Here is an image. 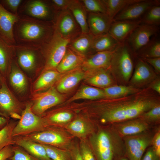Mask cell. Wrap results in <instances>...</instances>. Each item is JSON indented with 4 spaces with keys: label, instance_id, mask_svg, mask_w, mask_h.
Wrapping results in <instances>:
<instances>
[{
    "label": "cell",
    "instance_id": "obj_21",
    "mask_svg": "<svg viewBox=\"0 0 160 160\" xmlns=\"http://www.w3.org/2000/svg\"><path fill=\"white\" fill-rule=\"evenodd\" d=\"M140 20L113 21L108 33L119 42H124L129 34L139 25Z\"/></svg>",
    "mask_w": 160,
    "mask_h": 160
},
{
    "label": "cell",
    "instance_id": "obj_27",
    "mask_svg": "<svg viewBox=\"0 0 160 160\" xmlns=\"http://www.w3.org/2000/svg\"><path fill=\"white\" fill-rule=\"evenodd\" d=\"M121 44L108 33L94 36L93 49L95 52L111 51L116 48Z\"/></svg>",
    "mask_w": 160,
    "mask_h": 160
},
{
    "label": "cell",
    "instance_id": "obj_4",
    "mask_svg": "<svg viewBox=\"0 0 160 160\" xmlns=\"http://www.w3.org/2000/svg\"><path fill=\"white\" fill-rule=\"evenodd\" d=\"M41 144L50 145L69 151L76 138L65 129L48 127L43 131L22 137Z\"/></svg>",
    "mask_w": 160,
    "mask_h": 160
},
{
    "label": "cell",
    "instance_id": "obj_47",
    "mask_svg": "<svg viewBox=\"0 0 160 160\" xmlns=\"http://www.w3.org/2000/svg\"><path fill=\"white\" fill-rule=\"evenodd\" d=\"M72 160H83L79 148V141L75 140L71 148L69 150Z\"/></svg>",
    "mask_w": 160,
    "mask_h": 160
},
{
    "label": "cell",
    "instance_id": "obj_49",
    "mask_svg": "<svg viewBox=\"0 0 160 160\" xmlns=\"http://www.w3.org/2000/svg\"><path fill=\"white\" fill-rule=\"evenodd\" d=\"M13 154V145L6 146L0 150V160H6L9 159Z\"/></svg>",
    "mask_w": 160,
    "mask_h": 160
},
{
    "label": "cell",
    "instance_id": "obj_19",
    "mask_svg": "<svg viewBox=\"0 0 160 160\" xmlns=\"http://www.w3.org/2000/svg\"><path fill=\"white\" fill-rule=\"evenodd\" d=\"M113 21L106 13H87L89 32L94 36L108 33Z\"/></svg>",
    "mask_w": 160,
    "mask_h": 160
},
{
    "label": "cell",
    "instance_id": "obj_6",
    "mask_svg": "<svg viewBox=\"0 0 160 160\" xmlns=\"http://www.w3.org/2000/svg\"><path fill=\"white\" fill-rule=\"evenodd\" d=\"M59 12L50 0L23 1L18 10V15L28 16L37 20L54 22Z\"/></svg>",
    "mask_w": 160,
    "mask_h": 160
},
{
    "label": "cell",
    "instance_id": "obj_23",
    "mask_svg": "<svg viewBox=\"0 0 160 160\" xmlns=\"http://www.w3.org/2000/svg\"><path fill=\"white\" fill-rule=\"evenodd\" d=\"M15 145L21 147L38 160H52L43 145L22 137H14Z\"/></svg>",
    "mask_w": 160,
    "mask_h": 160
},
{
    "label": "cell",
    "instance_id": "obj_29",
    "mask_svg": "<svg viewBox=\"0 0 160 160\" xmlns=\"http://www.w3.org/2000/svg\"><path fill=\"white\" fill-rule=\"evenodd\" d=\"M0 107L9 114L12 112L18 113L20 110L18 104L4 85L0 89Z\"/></svg>",
    "mask_w": 160,
    "mask_h": 160
},
{
    "label": "cell",
    "instance_id": "obj_22",
    "mask_svg": "<svg viewBox=\"0 0 160 160\" xmlns=\"http://www.w3.org/2000/svg\"><path fill=\"white\" fill-rule=\"evenodd\" d=\"M85 59L68 46L65 54L56 69L60 73L76 69L81 68Z\"/></svg>",
    "mask_w": 160,
    "mask_h": 160
},
{
    "label": "cell",
    "instance_id": "obj_20",
    "mask_svg": "<svg viewBox=\"0 0 160 160\" xmlns=\"http://www.w3.org/2000/svg\"><path fill=\"white\" fill-rule=\"evenodd\" d=\"M116 48L111 51L96 52L87 57L81 65L82 70L89 72L109 67L110 66L113 54Z\"/></svg>",
    "mask_w": 160,
    "mask_h": 160
},
{
    "label": "cell",
    "instance_id": "obj_15",
    "mask_svg": "<svg viewBox=\"0 0 160 160\" xmlns=\"http://www.w3.org/2000/svg\"><path fill=\"white\" fill-rule=\"evenodd\" d=\"M160 4L159 0H140L124 8L115 17L113 21L140 20L151 7Z\"/></svg>",
    "mask_w": 160,
    "mask_h": 160
},
{
    "label": "cell",
    "instance_id": "obj_33",
    "mask_svg": "<svg viewBox=\"0 0 160 160\" xmlns=\"http://www.w3.org/2000/svg\"><path fill=\"white\" fill-rule=\"evenodd\" d=\"M138 52L146 58L160 57V40L156 35L153 36L149 42Z\"/></svg>",
    "mask_w": 160,
    "mask_h": 160
},
{
    "label": "cell",
    "instance_id": "obj_44",
    "mask_svg": "<svg viewBox=\"0 0 160 160\" xmlns=\"http://www.w3.org/2000/svg\"><path fill=\"white\" fill-rule=\"evenodd\" d=\"M13 154L9 159L12 160H38L20 147L13 146Z\"/></svg>",
    "mask_w": 160,
    "mask_h": 160
},
{
    "label": "cell",
    "instance_id": "obj_13",
    "mask_svg": "<svg viewBox=\"0 0 160 160\" xmlns=\"http://www.w3.org/2000/svg\"><path fill=\"white\" fill-rule=\"evenodd\" d=\"M130 50L126 41L121 43L115 49L111 62L110 66L116 67L125 80L129 78L133 68Z\"/></svg>",
    "mask_w": 160,
    "mask_h": 160
},
{
    "label": "cell",
    "instance_id": "obj_48",
    "mask_svg": "<svg viewBox=\"0 0 160 160\" xmlns=\"http://www.w3.org/2000/svg\"><path fill=\"white\" fill-rule=\"evenodd\" d=\"M152 147L156 154L160 157V131L159 129L154 135L152 141Z\"/></svg>",
    "mask_w": 160,
    "mask_h": 160
},
{
    "label": "cell",
    "instance_id": "obj_7",
    "mask_svg": "<svg viewBox=\"0 0 160 160\" xmlns=\"http://www.w3.org/2000/svg\"><path fill=\"white\" fill-rule=\"evenodd\" d=\"M32 104H27L21 114V119L15 127L13 137H23L43 131L45 127L41 116L34 114L31 110Z\"/></svg>",
    "mask_w": 160,
    "mask_h": 160
},
{
    "label": "cell",
    "instance_id": "obj_30",
    "mask_svg": "<svg viewBox=\"0 0 160 160\" xmlns=\"http://www.w3.org/2000/svg\"><path fill=\"white\" fill-rule=\"evenodd\" d=\"M140 0H103L106 13L113 20L115 17L127 6Z\"/></svg>",
    "mask_w": 160,
    "mask_h": 160
},
{
    "label": "cell",
    "instance_id": "obj_54",
    "mask_svg": "<svg viewBox=\"0 0 160 160\" xmlns=\"http://www.w3.org/2000/svg\"><path fill=\"white\" fill-rule=\"evenodd\" d=\"M153 89L159 93H160V82H158L153 86Z\"/></svg>",
    "mask_w": 160,
    "mask_h": 160
},
{
    "label": "cell",
    "instance_id": "obj_3",
    "mask_svg": "<svg viewBox=\"0 0 160 160\" xmlns=\"http://www.w3.org/2000/svg\"><path fill=\"white\" fill-rule=\"evenodd\" d=\"M96 124V131L87 138L96 160H113L125 155L122 137L111 125Z\"/></svg>",
    "mask_w": 160,
    "mask_h": 160
},
{
    "label": "cell",
    "instance_id": "obj_57",
    "mask_svg": "<svg viewBox=\"0 0 160 160\" xmlns=\"http://www.w3.org/2000/svg\"><path fill=\"white\" fill-rule=\"evenodd\" d=\"M6 160H12L11 159H8Z\"/></svg>",
    "mask_w": 160,
    "mask_h": 160
},
{
    "label": "cell",
    "instance_id": "obj_9",
    "mask_svg": "<svg viewBox=\"0 0 160 160\" xmlns=\"http://www.w3.org/2000/svg\"><path fill=\"white\" fill-rule=\"evenodd\" d=\"M54 24L55 32L71 41L81 33L80 26L69 9L59 12Z\"/></svg>",
    "mask_w": 160,
    "mask_h": 160
},
{
    "label": "cell",
    "instance_id": "obj_39",
    "mask_svg": "<svg viewBox=\"0 0 160 160\" xmlns=\"http://www.w3.org/2000/svg\"><path fill=\"white\" fill-rule=\"evenodd\" d=\"M42 144L47 154L52 160H72L69 151L49 145Z\"/></svg>",
    "mask_w": 160,
    "mask_h": 160
},
{
    "label": "cell",
    "instance_id": "obj_31",
    "mask_svg": "<svg viewBox=\"0 0 160 160\" xmlns=\"http://www.w3.org/2000/svg\"><path fill=\"white\" fill-rule=\"evenodd\" d=\"M103 69L97 70V72L92 73L89 72L85 73V81L87 83L92 85L105 87L108 86L111 83V79L109 76Z\"/></svg>",
    "mask_w": 160,
    "mask_h": 160
},
{
    "label": "cell",
    "instance_id": "obj_42",
    "mask_svg": "<svg viewBox=\"0 0 160 160\" xmlns=\"http://www.w3.org/2000/svg\"><path fill=\"white\" fill-rule=\"evenodd\" d=\"M79 140V151L83 160H96L87 139Z\"/></svg>",
    "mask_w": 160,
    "mask_h": 160
},
{
    "label": "cell",
    "instance_id": "obj_53",
    "mask_svg": "<svg viewBox=\"0 0 160 160\" xmlns=\"http://www.w3.org/2000/svg\"><path fill=\"white\" fill-rule=\"evenodd\" d=\"M9 115L11 118L19 120H20L22 118L21 115L16 112H11L10 113Z\"/></svg>",
    "mask_w": 160,
    "mask_h": 160
},
{
    "label": "cell",
    "instance_id": "obj_32",
    "mask_svg": "<svg viewBox=\"0 0 160 160\" xmlns=\"http://www.w3.org/2000/svg\"><path fill=\"white\" fill-rule=\"evenodd\" d=\"M60 73L54 69L46 70L40 76L35 83L36 91L41 90L51 86L58 80Z\"/></svg>",
    "mask_w": 160,
    "mask_h": 160
},
{
    "label": "cell",
    "instance_id": "obj_45",
    "mask_svg": "<svg viewBox=\"0 0 160 160\" xmlns=\"http://www.w3.org/2000/svg\"><path fill=\"white\" fill-rule=\"evenodd\" d=\"M23 1L22 0H0V2L5 8H7L8 11L17 15L19 8Z\"/></svg>",
    "mask_w": 160,
    "mask_h": 160
},
{
    "label": "cell",
    "instance_id": "obj_24",
    "mask_svg": "<svg viewBox=\"0 0 160 160\" xmlns=\"http://www.w3.org/2000/svg\"><path fill=\"white\" fill-rule=\"evenodd\" d=\"M94 37L89 32L81 33L79 36L71 40L68 46L86 58L87 54L94 52L92 46Z\"/></svg>",
    "mask_w": 160,
    "mask_h": 160
},
{
    "label": "cell",
    "instance_id": "obj_55",
    "mask_svg": "<svg viewBox=\"0 0 160 160\" xmlns=\"http://www.w3.org/2000/svg\"><path fill=\"white\" fill-rule=\"evenodd\" d=\"M113 160H129L125 155L119 156L115 157Z\"/></svg>",
    "mask_w": 160,
    "mask_h": 160
},
{
    "label": "cell",
    "instance_id": "obj_36",
    "mask_svg": "<svg viewBox=\"0 0 160 160\" xmlns=\"http://www.w3.org/2000/svg\"><path fill=\"white\" fill-rule=\"evenodd\" d=\"M140 20L141 23L159 26L160 24V4L151 7Z\"/></svg>",
    "mask_w": 160,
    "mask_h": 160
},
{
    "label": "cell",
    "instance_id": "obj_8",
    "mask_svg": "<svg viewBox=\"0 0 160 160\" xmlns=\"http://www.w3.org/2000/svg\"><path fill=\"white\" fill-rule=\"evenodd\" d=\"M153 135L147 131L123 137L125 155L128 160H141L146 149L152 144Z\"/></svg>",
    "mask_w": 160,
    "mask_h": 160
},
{
    "label": "cell",
    "instance_id": "obj_11",
    "mask_svg": "<svg viewBox=\"0 0 160 160\" xmlns=\"http://www.w3.org/2000/svg\"><path fill=\"white\" fill-rule=\"evenodd\" d=\"M76 138L87 139L97 129V124L86 114H77L75 118L64 128Z\"/></svg>",
    "mask_w": 160,
    "mask_h": 160
},
{
    "label": "cell",
    "instance_id": "obj_41",
    "mask_svg": "<svg viewBox=\"0 0 160 160\" xmlns=\"http://www.w3.org/2000/svg\"><path fill=\"white\" fill-rule=\"evenodd\" d=\"M88 13H106L103 0H81Z\"/></svg>",
    "mask_w": 160,
    "mask_h": 160
},
{
    "label": "cell",
    "instance_id": "obj_5",
    "mask_svg": "<svg viewBox=\"0 0 160 160\" xmlns=\"http://www.w3.org/2000/svg\"><path fill=\"white\" fill-rule=\"evenodd\" d=\"M70 41L55 32L51 40L40 47L45 58V70L56 68L63 57Z\"/></svg>",
    "mask_w": 160,
    "mask_h": 160
},
{
    "label": "cell",
    "instance_id": "obj_56",
    "mask_svg": "<svg viewBox=\"0 0 160 160\" xmlns=\"http://www.w3.org/2000/svg\"><path fill=\"white\" fill-rule=\"evenodd\" d=\"M0 115H1V116H5V117H7V116H6V115L5 114H4V113H1V112L0 111Z\"/></svg>",
    "mask_w": 160,
    "mask_h": 160
},
{
    "label": "cell",
    "instance_id": "obj_14",
    "mask_svg": "<svg viewBox=\"0 0 160 160\" xmlns=\"http://www.w3.org/2000/svg\"><path fill=\"white\" fill-rule=\"evenodd\" d=\"M71 108H62L54 110L41 116L45 127H54L64 128L77 115Z\"/></svg>",
    "mask_w": 160,
    "mask_h": 160
},
{
    "label": "cell",
    "instance_id": "obj_43",
    "mask_svg": "<svg viewBox=\"0 0 160 160\" xmlns=\"http://www.w3.org/2000/svg\"><path fill=\"white\" fill-rule=\"evenodd\" d=\"M141 115V119L149 124L159 121L160 119V106L156 105Z\"/></svg>",
    "mask_w": 160,
    "mask_h": 160
},
{
    "label": "cell",
    "instance_id": "obj_10",
    "mask_svg": "<svg viewBox=\"0 0 160 160\" xmlns=\"http://www.w3.org/2000/svg\"><path fill=\"white\" fill-rule=\"evenodd\" d=\"M159 26L140 23L129 34L126 40L131 50L138 52L159 32Z\"/></svg>",
    "mask_w": 160,
    "mask_h": 160
},
{
    "label": "cell",
    "instance_id": "obj_1",
    "mask_svg": "<svg viewBox=\"0 0 160 160\" xmlns=\"http://www.w3.org/2000/svg\"><path fill=\"white\" fill-rule=\"evenodd\" d=\"M156 105L154 102L147 100L114 105L94 104L88 114L96 124L111 125L134 119Z\"/></svg>",
    "mask_w": 160,
    "mask_h": 160
},
{
    "label": "cell",
    "instance_id": "obj_2",
    "mask_svg": "<svg viewBox=\"0 0 160 160\" xmlns=\"http://www.w3.org/2000/svg\"><path fill=\"white\" fill-rule=\"evenodd\" d=\"M14 27L16 45L41 47L49 42L55 32L54 22L19 15Z\"/></svg>",
    "mask_w": 160,
    "mask_h": 160
},
{
    "label": "cell",
    "instance_id": "obj_12",
    "mask_svg": "<svg viewBox=\"0 0 160 160\" xmlns=\"http://www.w3.org/2000/svg\"><path fill=\"white\" fill-rule=\"evenodd\" d=\"M65 98L54 87L35 97L31 110L35 114L41 116L50 108L63 103Z\"/></svg>",
    "mask_w": 160,
    "mask_h": 160
},
{
    "label": "cell",
    "instance_id": "obj_17",
    "mask_svg": "<svg viewBox=\"0 0 160 160\" xmlns=\"http://www.w3.org/2000/svg\"><path fill=\"white\" fill-rule=\"evenodd\" d=\"M111 125L122 137L147 131L150 128V124L141 118L129 120Z\"/></svg>",
    "mask_w": 160,
    "mask_h": 160
},
{
    "label": "cell",
    "instance_id": "obj_51",
    "mask_svg": "<svg viewBox=\"0 0 160 160\" xmlns=\"http://www.w3.org/2000/svg\"><path fill=\"white\" fill-rule=\"evenodd\" d=\"M144 60L151 65L157 71H160V57L144 58Z\"/></svg>",
    "mask_w": 160,
    "mask_h": 160
},
{
    "label": "cell",
    "instance_id": "obj_50",
    "mask_svg": "<svg viewBox=\"0 0 160 160\" xmlns=\"http://www.w3.org/2000/svg\"><path fill=\"white\" fill-rule=\"evenodd\" d=\"M160 157L156 154L151 146L148 148L141 160H160Z\"/></svg>",
    "mask_w": 160,
    "mask_h": 160
},
{
    "label": "cell",
    "instance_id": "obj_35",
    "mask_svg": "<svg viewBox=\"0 0 160 160\" xmlns=\"http://www.w3.org/2000/svg\"><path fill=\"white\" fill-rule=\"evenodd\" d=\"M151 71L148 65L142 60H140L136 65L132 81L135 83L145 81L151 77Z\"/></svg>",
    "mask_w": 160,
    "mask_h": 160
},
{
    "label": "cell",
    "instance_id": "obj_34",
    "mask_svg": "<svg viewBox=\"0 0 160 160\" xmlns=\"http://www.w3.org/2000/svg\"><path fill=\"white\" fill-rule=\"evenodd\" d=\"M18 122H8L0 130V150L6 146L15 145V141L12 136L13 130Z\"/></svg>",
    "mask_w": 160,
    "mask_h": 160
},
{
    "label": "cell",
    "instance_id": "obj_52",
    "mask_svg": "<svg viewBox=\"0 0 160 160\" xmlns=\"http://www.w3.org/2000/svg\"><path fill=\"white\" fill-rule=\"evenodd\" d=\"M8 122L5 118L0 116V130L5 126Z\"/></svg>",
    "mask_w": 160,
    "mask_h": 160
},
{
    "label": "cell",
    "instance_id": "obj_26",
    "mask_svg": "<svg viewBox=\"0 0 160 160\" xmlns=\"http://www.w3.org/2000/svg\"><path fill=\"white\" fill-rule=\"evenodd\" d=\"M68 9L80 26L81 33H89L87 12L81 0H71Z\"/></svg>",
    "mask_w": 160,
    "mask_h": 160
},
{
    "label": "cell",
    "instance_id": "obj_25",
    "mask_svg": "<svg viewBox=\"0 0 160 160\" xmlns=\"http://www.w3.org/2000/svg\"><path fill=\"white\" fill-rule=\"evenodd\" d=\"M80 68L65 76L60 80L57 87L59 92H68L84 78L85 73Z\"/></svg>",
    "mask_w": 160,
    "mask_h": 160
},
{
    "label": "cell",
    "instance_id": "obj_28",
    "mask_svg": "<svg viewBox=\"0 0 160 160\" xmlns=\"http://www.w3.org/2000/svg\"><path fill=\"white\" fill-rule=\"evenodd\" d=\"M103 90L92 87L85 86L81 87L72 97L65 103L68 104L79 99L94 100L104 97Z\"/></svg>",
    "mask_w": 160,
    "mask_h": 160
},
{
    "label": "cell",
    "instance_id": "obj_37",
    "mask_svg": "<svg viewBox=\"0 0 160 160\" xmlns=\"http://www.w3.org/2000/svg\"><path fill=\"white\" fill-rule=\"evenodd\" d=\"M10 79L11 85L17 90L22 92L25 90L27 84L25 77L16 66L13 67Z\"/></svg>",
    "mask_w": 160,
    "mask_h": 160
},
{
    "label": "cell",
    "instance_id": "obj_46",
    "mask_svg": "<svg viewBox=\"0 0 160 160\" xmlns=\"http://www.w3.org/2000/svg\"><path fill=\"white\" fill-rule=\"evenodd\" d=\"M55 9L58 12L68 9L71 0H50Z\"/></svg>",
    "mask_w": 160,
    "mask_h": 160
},
{
    "label": "cell",
    "instance_id": "obj_18",
    "mask_svg": "<svg viewBox=\"0 0 160 160\" xmlns=\"http://www.w3.org/2000/svg\"><path fill=\"white\" fill-rule=\"evenodd\" d=\"M15 49L17 54V61L23 69L30 71L36 66L38 54L40 51V47L16 45Z\"/></svg>",
    "mask_w": 160,
    "mask_h": 160
},
{
    "label": "cell",
    "instance_id": "obj_16",
    "mask_svg": "<svg viewBox=\"0 0 160 160\" xmlns=\"http://www.w3.org/2000/svg\"><path fill=\"white\" fill-rule=\"evenodd\" d=\"M19 17L18 15L8 11L0 2V36L11 45H16L14 36V27Z\"/></svg>",
    "mask_w": 160,
    "mask_h": 160
},
{
    "label": "cell",
    "instance_id": "obj_40",
    "mask_svg": "<svg viewBox=\"0 0 160 160\" xmlns=\"http://www.w3.org/2000/svg\"><path fill=\"white\" fill-rule=\"evenodd\" d=\"M103 91L105 96L113 98L131 93L134 92L135 89L130 87L115 86L106 87Z\"/></svg>",
    "mask_w": 160,
    "mask_h": 160
},
{
    "label": "cell",
    "instance_id": "obj_38",
    "mask_svg": "<svg viewBox=\"0 0 160 160\" xmlns=\"http://www.w3.org/2000/svg\"><path fill=\"white\" fill-rule=\"evenodd\" d=\"M15 46L9 44L0 36V70L3 71L7 68L10 52L14 50Z\"/></svg>",
    "mask_w": 160,
    "mask_h": 160
}]
</instances>
